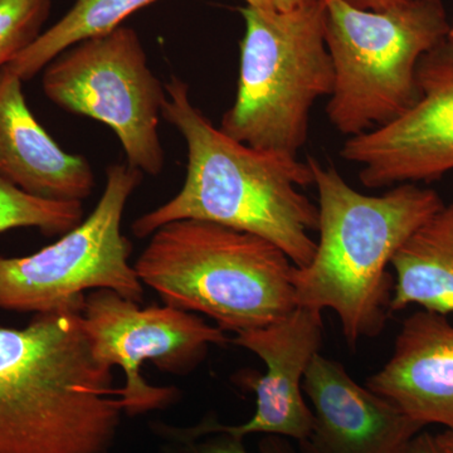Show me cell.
<instances>
[{
    "mask_svg": "<svg viewBox=\"0 0 453 453\" xmlns=\"http://www.w3.org/2000/svg\"><path fill=\"white\" fill-rule=\"evenodd\" d=\"M142 173L129 164L106 170L100 201L79 226L40 251L0 257V310L47 314L80 310L85 292L111 290L142 303L144 285L129 259L133 244L121 231L122 217Z\"/></svg>",
    "mask_w": 453,
    "mask_h": 453,
    "instance_id": "obj_7",
    "label": "cell"
},
{
    "mask_svg": "<svg viewBox=\"0 0 453 453\" xmlns=\"http://www.w3.org/2000/svg\"><path fill=\"white\" fill-rule=\"evenodd\" d=\"M172 437L177 446L172 453H250L244 438L214 427L213 419L202 422L195 427L172 428ZM258 453H300L291 445L290 440L280 436H265L259 442Z\"/></svg>",
    "mask_w": 453,
    "mask_h": 453,
    "instance_id": "obj_19",
    "label": "cell"
},
{
    "mask_svg": "<svg viewBox=\"0 0 453 453\" xmlns=\"http://www.w3.org/2000/svg\"><path fill=\"white\" fill-rule=\"evenodd\" d=\"M80 310L0 327V453H109L124 408Z\"/></svg>",
    "mask_w": 453,
    "mask_h": 453,
    "instance_id": "obj_2",
    "label": "cell"
},
{
    "mask_svg": "<svg viewBox=\"0 0 453 453\" xmlns=\"http://www.w3.org/2000/svg\"><path fill=\"white\" fill-rule=\"evenodd\" d=\"M323 340V312L300 306L276 323L235 334L232 344L257 356L266 372L246 380L256 395L251 419L237 426L213 419L214 427L241 438L265 434L303 441L314 419L303 399V378Z\"/></svg>",
    "mask_w": 453,
    "mask_h": 453,
    "instance_id": "obj_11",
    "label": "cell"
},
{
    "mask_svg": "<svg viewBox=\"0 0 453 453\" xmlns=\"http://www.w3.org/2000/svg\"><path fill=\"white\" fill-rule=\"evenodd\" d=\"M240 12L246 32L237 95L219 129L259 150L297 157L308 140L310 110L334 88L323 2L291 12L249 5Z\"/></svg>",
    "mask_w": 453,
    "mask_h": 453,
    "instance_id": "obj_5",
    "label": "cell"
},
{
    "mask_svg": "<svg viewBox=\"0 0 453 453\" xmlns=\"http://www.w3.org/2000/svg\"><path fill=\"white\" fill-rule=\"evenodd\" d=\"M81 320L95 359L124 372L119 393L127 416L160 410L177 395L174 388L151 386L144 380L146 362L163 372L186 374L201 365L211 345L231 342L217 325L193 312L168 305L142 308L111 290L86 295Z\"/></svg>",
    "mask_w": 453,
    "mask_h": 453,
    "instance_id": "obj_9",
    "label": "cell"
},
{
    "mask_svg": "<svg viewBox=\"0 0 453 453\" xmlns=\"http://www.w3.org/2000/svg\"><path fill=\"white\" fill-rule=\"evenodd\" d=\"M447 38H449V40L453 41V19H452V23H449V35H447Z\"/></svg>",
    "mask_w": 453,
    "mask_h": 453,
    "instance_id": "obj_24",
    "label": "cell"
},
{
    "mask_svg": "<svg viewBox=\"0 0 453 453\" xmlns=\"http://www.w3.org/2000/svg\"><path fill=\"white\" fill-rule=\"evenodd\" d=\"M249 7L270 12H291L306 7L315 0H244Z\"/></svg>",
    "mask_w": 453,
    "mask_h": 453,
    "instance_id": "obj_20",
    "label": "cell"
},
{
    "mask_svg": "<svg viewBox=\"0 0 453 453\" xmlns=\"http://www.w3.org/2000/svg\"><path fill=\"white\" fill-rule=\"evenodd\" d=\"M303 390L314 419L308 436L297 442L300 453H401L425 429L320 353L306 372Z\"/></svg>",
    "mask_w": 453,
    "mask_h": 453,
    "instance_id": "obj_12",
    "label": "cell"
},
{
    "mask_svg": "<svg viewBox=\"0 0 453 453\" xmlns=\"http://www.w3.org/2000/svg\"><path fill=\"white\" fill-rule=\"evenodd\" d=\"M42 73V88L50 103L109 127L134 169L154 177L163 172L159 124L165 85L149 67L133 28L120 26L80 42Z\"/></svg>",
    "mask_w": 453,
    "mask_h": 453,
    "instance_id": "obj_8",
    "label": "cell"
},
{
    "mask_svg": "<svg viewBox=\"0 0 453 453\" xmlns=\"http://www.w3.org/2000/svg\"><path fill=\"white\" fill-rule=\"evenodd\" d=\"M319 195V241L309 265L295 268V303L333 310L351 349L380 336L390 315L395 252L445 203L429 188L399 184L381 196L353 189L334 165L308 159Z\"/></svg>",
    "mask_w": 453,
    "mask_h": 453,
    "instance_id": "obj_3",
    "label": "cell"
},
{
    "mask_svg": "<svg viewBox=\"0 0 453 453\" xmlns=\"http://www.w3.org/2000/svg\"><path fill=\"white\" fill-rule=\"evenodd\" d=\"M82 220V202L40 198L0 177V234L16 228H35L53 237L67 234Z\"/></svg>",
    "mask_w": 453,
    "mask_h": 453,
    "instance_id": "obj_17",
    "label": "cell"
},
{
    "mask_svg": "<svg viewBox=\"0 0 453 453\" xmlns=\"http://www.w3.org/2000/svg\"><path fill=\"white\" fill-rule=\"evenodd\" d=\"M157 0H76L58 22L41 33L7 65L23 82L42 73L57 56L80 42L112 32Z\"/></svg>",
    "mask_w": 453,
    "mask_h": 453,
    "instance_id": "obj_16",
    "label": "cell"
},
{
    "mask_svg": "<svg viewBox=\"0 0 453 453\" xmlns=\"http://www.w3.org/2000/svg\"><path fill=\"white\" fill-rule=\"evenodd\" d=\"M50 0H0V70L43 32Z\"/></svg>",
    "mask_w": 453,
    "mask_h": 453,
    "instance_id": "obj_18",
    "label": "cell"
},
{
    "mask_svg": "<svg viewBox=\"0 0 453 453\" xmlns=\"http://www.w3.org/2000/svg\"><path fill=\"white\" fill-rule=\"evenodd\" d=\"M365 387L425 427L453 431V325L447 316L426 310L408 316L392 356Z\"/></svg>",
    "mask_w": 453,
    "mask_h": 453,
    "instance_id": "obj_13",
    "label": "cell"
},
{
    "mask_svg": "<svg viewBox=\"0 0 453 453\" xmlns=\"http://www.w3.org/2000/svg\"><path fill=\"white\" fill-rule=\"evenodd\" d=\"M390 314L417 305L453 314V202L443 204L395 252Z\"/></svg>",
    "mask_w": 453,
    "mask_h": 453,
    "instance_id": "obj_15",
    "label": "cell"
},
{
    "mask_svg": "<svg viewBox=\"0 0 453 453\" xmlns=\"http://www.w3.org/2000/svg\"><path fill=\"white\" fill-rule=\"evenodd\" d=\"M436 440L443 452L453 453V431L445 429V431L436 434Z\"/></svg>",
    "mask_w": 453,
    "mask_h": 453,
    "instance_id": "obj_23",
    "label": "cell"
},
{
    "mask_svg": "<svg viewBox=\"0 0 453 453\" xmlns=\"http://www.w3.org/2000/svg\"><path fill=\"white\" fill-rule=\"evenodd\" d=\"M164 305L211 318L234 334L296 308L294 262L258 235L198 219L160 226L134 264Z\"/></svg>",
    "mask_w": 453,
    "mask_h": 453,
    "instance_id": "obj_4",
    "label": "cell"
},
{
    "mask_svg": "<svg viewBox=\"0 0 453 453\" xmlns=\"http://www.w3.org/2000/svg\"><path fill=\"white\" fill-rule=\"evenodd\" d=\"M321 2L334 68L330 122L351 138L395 120L418 98L419 59L449 35L442 0H402L380 12Z\"/></svg>",
    "mask_w": 453,
    "mask_h": 453,
    "instance_id": "obj_6",
    "label": "cell"
},
{
    "mask_svg": "<svg viewBox=\"0 0 453 453\" xmlns=\"http://www.w3.org/2000/svg\"><path fill=\"white\" fill-rule=\"evenodd\" d=\"M342 2L363 11L380 12L398 4L402 0H342Z\"/></svg>",
    "mask_w": 453,
    "mask_h": 453,
    "instance_id": "obj_22",
    "label": "cell"
},
{
    "mask_svg": "<svg viewBox=\"0 0 453 453\" xmlns=\"http://www.w3.org/2000/svg\"><path fill=\"white\" fill-rule=\"evenodd\" d=\"M164 120L187 144V175L178 195L133 223L138 238L160 226L198 219L265 238L295 266L310 264L316 251L319 208L299 188L314 186L309 163L259 150L229 138L193 105L189 88L173 77L165 83Z\"/></svg>",
    "mask_w": 453,
    "mask_h": 453,
    "instance_id": "obj_1",
    "label": "cell"
},
{
    "mask_svg": "<svg viewBox=\"0 0 453 453\" xmlns=\"http://www.w3.org/2000/svg\"><path fill=\"white\" fill-rule=\"evenodd\" d=\"M418 98L395 120L351 136L340 155L369 189L434 181L453 170V41L419 59Z\"/></svg>",
    "mask_w": 453,
    "mask_h": 453,
    "instance_id": "obj_10",
    "label": "cell"
},
{
    "mask_svg": "<svg viewBox=\"0 0 453 453\" xmlns=\"http://www.w3.org/2000/svg\"><path fill=\"white\" fill-rule=\"evenodd\" d=\"M401 453H445L438 445L436 434H431L423 429L417 436H414Z\"/></svg>",
    "mask_w": 453,
    "mask_h": 453,
    "instance_id": "obj_21",
    "label": "cell"
},
{
    "mask_svg": "<svg viewBox=\"0 0 453 453\" xmlns=\"http://www.w3.org/2000/svg\"><path fill=\"white\" fill-rule=\"evenodd\" d=\"M0 177L50 201L83 202L95 188L91 164L57 144L27 105L22 80L8 67L0 70Z\"/></svg>",
    "mask_w": 453,
    "mask_h": 453,
    "instance_id": "obj_14",
    "label": "cell"
}]
</instances>
